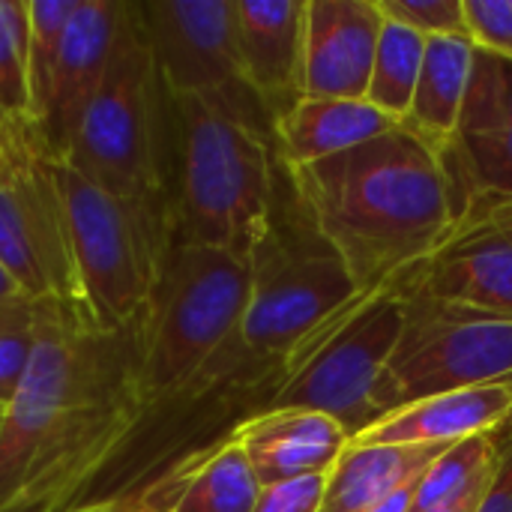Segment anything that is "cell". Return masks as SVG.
<instances>
[{
	"label": "cell",
	"mask_w": 512,
	"mask_h": 512,
	"mask_svg": "<svg viewBox=\"0 0 512 512\" xmlns=\"http://www.w3.org/2000/svg\"><path fill=\"white\" fill-rule=\"evenodd\" d=\"M288 174L312 228L363 294L390 288L462 219L441 150L405 126Z\"/></svg>",
	"instance_id": "cell-1"
},
{
	"label": "cell",
	"mask_w": 512,
	"mask_h": 512,
	"mask_svg": "<svg viewBox=\"0 0 512 512\" xmlns=\"http://www.w3.org/2000/svg\"><path fill=\"white\" fill-rule=\"evenodd\" d=\"M165 96L138 6L126 3L105 78L87 105L66 165L132 204L174 240V198L165 186Z\"/></svg>",
	"instance_id": "cell-2"
},
{
	"label": "cell",
	"mask_w": 512,
	"mask_h": 512,
	"mask_svg": "<svg viewBox=\"0 0 512 512\" xmlns=\"http://www.w3.org/2000/svg\"><path fill=\"white\" fill-rule=\"evenodd\" d=\"M174 132L180 153L174 243L252 261L276 210L267 135L198 96L174 99Z\"/></svg>",
	"instance_id": "cell-3"
},
{
	"label": "cell",
	"mask_w": 512,
	"mask_h": 512,
	"mask_svg": "<svg viewBox=\"0 0 512 512\" xmlns=\"http://www.w3.org/2000/svg\"><path fill=\"white\" fill-rule=\"evenodd\" d=\"M252 294V261L222 249L174 243L138 327L144 402L180 396L231 342Z\"/></svg>",
	"instance_id": "cell-4"
},
{
	"label": "cell",
	"mask_w": 512,
	"mask_h": 512,
	"mask_svg": "<svg viewBox=\"0 0 512 512\" xmlns=\"http://www.w3.org/2000/svg\"><path fill=\"white\" fill-rule=\"evenodd\" d=\"M51 174L63 204L84 327L90 333L135 330L174 246L171 234L63 159H51Z\"/></svg>",
	"instance_id": "cell-5"
},
{
	"label": "cell",
	"mask_w": 512,
	"mask_h": 512,
	"mask_svg": "<svg viewBox=\"0 0 512 512\" xmlns=\"http://www.w3.org/2000/svg\"><path fill=\"white\" fill-rule=\"evenodd\" d=\"M366 297L339 255L318 237L285 231L276 219L252 255V294L237 342L264 360H288Z\"/></svg>",
	"instance_id": "cell-6"
},
{
	"label": "cell",
	"mask_w": 512,
	"mask_h": 512,
	"mask_svg": "<svg viewBox=\"0 0 512 512\" xmlns=\"http://www.w3.org/2000/svg\"><path fill=\"white\" fill-rule=\"evenodd\" d=\"M402 330V297H396L390 288L366 297L291 357L288 378L273 396L270 408L327 414L354 441L378 423V387Z\"/></svg>",
	"instance_id": "cell-7"
},
{
	"label": "cell",
	"mask_w": 512,
	"mask_h": 512,
	"mask_svg": "<svg viewBox=\"0 0 512 512\" xmlns=\"http://www.w3.org/2000/svg\"><path fill=\"white\" fill-rule=\"evenodd\" d=\"M87 333L60 303H39V327L24 378L3 411L0 512L21 498L39 459L102 396L93 387Z\"/></svg>",
	"instance_id": "cell-8"
},
{
	"label": "cell",
	"mask_w": 512,
	"mask_h": 512,
	"mask_svg": "<svg viewBox=\"0 0 512 512\" xmlns=\"http://www.w3.org/2000/svg\"><path fill=\"white\" fill-rule=\"evenodd\" d=\"M0 261L27 300H54L84 327L63 204L33 123L0 120Z\"/></svg>",
	"instance_id": "cell-9"
},
{
	"label": "cell",
	"mask_w": 512,
	"mask_h": 512,
	"mask_svg": "<svg viewBox=\"0 0 512 512\" xmlns=\"http://www.w3.org/2000/svg\"><path fill=\"white\" fill-rule=\"evenodd\" d=\"M512 381V318L405 300V330L378 387V420L450 390Z\"/></svg>",
	"instance_id": "cell-10"
},
{
	"label": "cell",
	"mask_w": 512,
	"mask_h": 512,
	"mask_svg": "<svg viewBox=\"0 0 512 512\" xmlns=\"http://www.w3.org/2000/svg\"><path fill=\"white\" fill-rule=\"evenodd\" d=\"M135 6L156 69L174 99H207L261 135L276 129L273 114L243 78L237 0H153Z\"/></svg>",
	"instance_id": "cell-11"
},
{
	"label": "cell",
	"mask_w": 512,
	"mask_h": 512,
	"mask_svg": "<svg viewBox=\"0 0 512 512\" xmlns=\"http://www.w3.org/2000/svg\"><path fill=\"white\" fill-rule=\"evenodd\" d=\"M390 291L512 318V204H474L444 243L390 282Z\"/></svg>",
	"instance_id": "cell-12"
},
{
	"label": "cell",
	"mask_w": 512,
	"mask_h": 512,
	"mask_svg": "<svg viewBox=\"0 0 512 512\" xmlns=\"http://www.w3.org/2000/svg\"><path fill=\"white\" fill-rule=\"evenodd\" d=\"M462 219L474 204H512V60L477 48L465 108L441 150Z\"/></svg>",
	"instance_id": "cell-13"
},
{
	"label": "cell",
	"mask_w": 512,
	"mask_h": 512,
	"mask_svg": "<svg viewBox=\"0 0 512 512\" xmlns=\"http://www.w3.org/2000/svg\"><path fill=\"white\" fill-rule=\"evenodd\" d=\"M123 12H126V3L78 0V6L69 18L66 36L60 45V57H57V66L51 75L45 108H42L39 120L33 123V129L51 159H66V153L75 141L81 117L105 78Z\"/></svg>",
	"instance_id": "cell-14"
},
{
	"label": "cell",
	"mask_w": 512,
	"mask_h": 512,
	"mask_svg": "<svg viewBox=\"0 0 512 512\" xmlns=\"http://www.w3.org/2000/svg\"><path fill=\"white\" fill-rule=\"evenodd\" d=\"M381 27L378 0H306L303 96L366 99Z\"/></svg>",
	"instance_id": "cell-15"
},
{
	"label": "cell",
	"mask_w": 512,
	"mask_h": 512,
	"mask_svg": "<svg viewBox=\"0 0 512 512\" xmlns=\"http://www.w3.org/2000/svg\"><path fill=\"white\" fill-rule=\"evenodd\" d=\"M306 0H237V48L243 78L273 123L303 99Z\"/></svg>",
	"instance_id": "cell-16"
},
{
	"label": "cell",
	"mask_w": 512,
	"mask_h": 512,
	"mask_svg": "<svg viewBox=\"0 0 512 512\" xmlns=\"http://www.w3.org/2000/svg\"><path fill=\"white\" fill-rule=\"evenodd\" d=\"M261 486L330 474L351 435L327 414L300 408L258 411L234 429Z\"/></svg>",
	"instance_id": "cell-17"
},
{
	"label": "cell",
	"mask_w": 512,
	"mask_h": 512,
	"mask_svg": "<svg viewBox=\"0 0 512 512\" xmlns=\"http://www.w3.org/2000/svg\"><path fill=\"white\" fill-rule=\"evenodd\" d=\"M512 423V381L450 390L411 402L363 435L357 444H459L480 435H498Z\"/></svg>",
	"instance_id": "cell-18"
},
{
	"label": "cell",
	"mask_w": 512,
	"mask_h": 512,
	"mask_svg": "<svg viewBox=\"0 0 512 512\" xmlns=\"http://www.w3.org/2000/svg\"><path fill=\"white\" fill-rule=\"evenodd\" d=\"M402 123L381 114L366 99H309L303 96L276 120L279 153L288 165L306 168L369 144Z\"/></svg>",
	"instance_id": "cell-19"
},
{
	"label": "cell",
	"mask_w": 512,
	"mask_h": 512,
	"mask_svg": "<svg viewBox=\"0 0 512 512\" xmlns=\"http://www.w3.org/2000/svg\"><path fill=\"white\" fill-rule=\"evenodd\" d=\"M453 444H357L351 441L327 474L321 512H369L420 477Z\"/></svg>",
	"instance_id": "cell-20"
},
{
	"label": "cell",
	"mask_w": 512,
	"mask_h": 512,
	"mask_svg": "<svg viewBox=\"0 0 512 512\" xmlns=\"http://www.w3.org/2000/svg\"><path fill=\"white\" fill-rule=\"evenodd\" d=\"M477 45L471 36H429L420 81L414 90L405 129L417 132L432 147L444 150L459 126L471 72H474Z\"/></svg>",
	"instance_id": "cell-21"
},
{
	"label": "cell",
	"mask_w": 512,
	"mask_h": 512,
	"mask_svg": "<svg viewBox=\"0 0 512 512\" xmlns=\"http://www.w3.org/2000/svg\"><path fill=\"white\" fill-rule=\"evenodd\" d=\"M261 480L234 435L195 459L165 512H252Z\"/></svg>",
	"instance_id": "cell-22"
},
{
	"label": "cell",
	"mask_w": 512,
	"mask_h": 512,
	"mask_svg": "<svg viewBox=\"0 0 512 512\" xmlns=\"http://www.w3.org/2000/svg\"><path fill=\"white\" fill-rule=\"evenodd\" d=\"M423 54H426V36H420L417 30L399 21L384 18L366 102H372L390 120L405 123L411 102H414L417 81H420Z\"/></svg>",
	"instance_id": "cell-23"
},
{
	"label": "cell",
	"mask_w": 512,
	"mask_h": 512,
	"mask_svg": "<svg viewBox=\"0 0 512 512\" xmlns=\"http://www.w3.org/2000/svg\"><path fill=\"white\" fill-rule=\"evenodd\" d=\"M498 459H501L498 435H480V438H468V441L453 444L420 477L414 512L444 507V504L462 498L465 492L477 489L480 483L492 480L498 471Z\"/></svg>",
	"instance_id": "cell-24"
},
{
	"label": "cell",
	"mask_w": 512,
	"mask_h": 512,
	"mask_svg": "<svg viewBox=\"0 0 512 512\" xmlns=\"http://www.w3.org/2000/svg\"><path fill=\"white\" fill-rule=\"evenodd\" d=\"M30 9L27 0H0V120L30 123Z\"/></svg>",
	"instance_id": "cell-25"
},
{
	"label": "cell",
	"mask_w": 512,
	"mask_h": 512,
	"mask_svg": "<svg viewBox=\"0 0 512 512\" xmlns=\"http://www.w3.org/2000/svg\"><path fill=\"white\" fill-rule=\"evenodd\" d=\"M78 0H27L30 9V45H27V72H30V123L39 120L51 75L60 57V45L75 12Z\"/></svg>",
	"instance_id": "cell-26"
},
{
	"label": "cell",
	"mask_w": 512,
	"mask_h": 512,
	"mask_svg": "<svg viewBox=\"0 0 512 512\" xmlns=\"http://www.w3.org/2000/svg\"><path fill=\"white\" fill-rule=\"evenodd\" d=\"M39 327V303L18 297L0 303V405L6 408L24 378Z\"/></svg>",
	"instance_id": "cell-27"
},
{
	"label": "cell",
	"mask_w": 512,
	"mask_h": 512,
	"mask_svg": "<svg viewBox=\"0 0 512 512\" xmlns=\"http://www.w3.org/2000/svg\"><path fill=\"white\" fill-rule=\"evenodd\" d=\"M384 18L399 21L420 36H468L465 0H378Z\"/></svg>",
	"instance_id": "cell-28"
},
{
	"label": "cell",
	"mask_w": 512,
	"mask_h": 512,
	"mask_svg": "<svg viewBox=\"0 0 512 512\" xmlns=\"http://www.w3.org/2000/svg\"><path fill=\"white\" fill-rule=\"evenodd\" d=\"M465 24L477 48L512 60V0H465Z\"/></svg>",
	"instance_id": "cell-29"
},
{
	"label": "cell",
	"mask_w": 512,
	"mask_h": 512,
	"mask_svg": "<svg viewBox=\"0 0 512 512\" xmlns=\"http://www.w3.org/2000/svg\"><path fill=\"white\" fill-rule=\"evenodd\" d=\"M327 489V474L297 477L261 486L258 504L252 512H321Z\"/></svg>",
	"instance_id": "cell-30"
},
{
	"label": "cell",
	"mask_w": 512,
	"mask_h": 512,
	"mask_svg": "<svg viewBox=\"0 0 512 512\" xmlns=\"http://www.w3.org/2000/svg\"><path fill=\"white\" fill-rule=\"evenodd\" d=\"M477 512H512V438L501 444L495 480Z\"/></svg>",
	"instance_id": "cell-31"
},
{
	"label": "cell",
	"mask_w": 512,
	"mask_h": 512,
	"mask_svg": "<svg viewBox=\"0 0 512 512\" xmlns=\"http://www.w3.org/2000/svg\"><path fill=\"white\" fill-rule=\"evenodd\" d=\"M426 474V471H423ZM420 474V477H423ZM420 477L408 480L402 489H396L387 501H381L378 507H372L369 512H414V504H417V489H420Z\"/></svg>",
	"instance_id": "cell-32"
},
{
	"label": "cell",
	"mask_w": 512,
	"mask_h": 512,
	"mask_svg": "<svg viewBox=\"0 0 512 512\" xmlns=\"http://www.w3.org/2000/svg\"><path fill=\"white\" fill-rule=\"evenodd\" d=\"M492 480H495V477H492ZM492 480L480 483L477 489L465 492L462 498H456V501H450V504H444V507H435V510L429 512H477L480 510V504H483V498H486V492H489V486H492Z\"/></svg>",
	"instance_id": "cell-33"
},
{
	"label": "cell",
	"mask_w": 512,
	"mask_h": 512,
	"mask_svg": "<svg viewBox=\"0 0 512 512\" xmlns=\"http://www.w3.org/2000/svg\"><path fill=\"white\" fill-rule=\"evenodd\" d=\"M18 297H24V294H21L18 282L12 279V273H9V270L3 267V261H0V303L18 300Z\"/></svg>",
	"instance_id": "cell-34"
},
{
	"label": "cell",
	"mask_w": 512,
	"mask_h": 512,
	"mask_svg": "<svg viewBox=\"0 0 512 512\" xmlns=\"http://www.w3.org/2000/svg\"><path fill=\"white\" fill-rule=\"evenodd\" d=\"M0 435H3V414H0Z\"/></svg>",
	"instance_id": "cell-35"
},
{
	"label": "cell",
	"mask_w": 512,
	"mask_h": 512,
	"mask_svg": "<svg viewBox=\"0 0 512 512\" xmlns=\"http://www.w3.org/2000/svg\"><path fill=\"white\" fill-rule=\"evenodd\" d=\"M3 411H6V408H3V405H0V414H3Z\"/></svg>",
	"instance_id": "cell-36"
}]
</instances>
